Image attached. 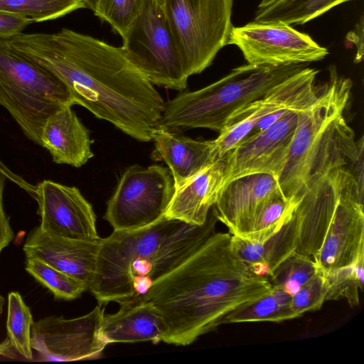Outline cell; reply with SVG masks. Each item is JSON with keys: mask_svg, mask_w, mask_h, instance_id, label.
<instances>
[{"mask_svg": "<svg viewBox=\"0 0 364 364\" xmlns=\"http://www.w3.org/2000/svg\"><path fill=\"white\" fill-rule=\"evenodd\" d=\"M327 291L326 279L322 274L318 272L292 296V311L299 317L306 312L320 309L326 301Z\"/></svg>", "mask_w": 364, "mask_h": 364, "instance_id": "d6a6232c", "label": "cell"}, {"mask_svg": "<svg viewBox=\"0 0 364 364\" xmlns=\"http://www.w3.org/2000/svg\"><path fill=\"white\" fill-rule=\"evenodd\" d=\"M29 307L17 291L8 295L6 329L13 348L27 360L33 359L31 331L33 323Z\"/></svg>", "mask_w": 364, "mask_h": 364, "instance_id": "484cf974", "label": "cell"}, {"mask_svg": "<svg viewBox=\"0 0 364 364\" xmlns=\"http://www.w3.org/2000/svg\"><path fill=\"white\" fill-rule=\"evenodd\" d=\"M298 229V222L293 210L284 225L264 240L252 242L232 235L231 246L254 274L267 277L295 251Z\"/></svg>", "mask_w": 364, "mask_h": 364, "instance_id": "603a6c76", "label": "cell"}, {"mask_svg": "<svg viewBox=\"0 0 364 364\" xmlns=\"http://www.w3.org/2000/svg\"><path fill=\"white\" fill-rule=\"evenodd\" d=\"M294 203L278 192L269 198L256 213L249 232L243 239L261 242L276 232L291 214Z\"/></svg>", "mask_w": 364, "mask_h": 364, "instance_id": "83f0119b", "label": "cell"}, {"mask_svg": "<svg viewBox=\"0 0 364 364\" xmlns=\"http://www.w3.org/2000/svg\"><path fill=\"white\" fill-rule=\"evenodd\" d=\"M364 255L363 191L352 173L341 190L322 244L312 259L326 274L353 265Z\"/></svg>", "mask_w": 364, "mask_h": 364, "instance_id": "7c38bea8", "label": "cell"}, {"mask_svg": "<svg viewBox=\"0 0 364 364\" xmlns=\"http://www.w3.org/2000/svg\"><path fill=\"white\" fill-rule=\"evenodd\" d=\"M350 1L353 0H278L266 7L257 8L254 21L301 25Z\"/></svg>", "mask_w": 364, "mask_h": 364, "instance_id": "d4e9b609", "label": "cell"}, {"mask_svg": "<svg viewBox=\"0 0 364 364\" xmlns=\"http://www.w3.org/2000/svg\"><path fill=\"white\" fill-rule=\"evenodd\" d=\"M317 273L312 258L294 252L277 267L269 280L272 287L293 296Z\"/></svg>", "mask_w": 364, "mask_h": 364, "instance_id": "4dcf8cb0", "label": "cell"}, {"mask_svg": "<svg viewBox=\"0 0 364 364\" xmlns=\"http://www.w3.org/2000/svg\"><path fill=\"white\" fill-rule=\"evenodd\" d=\"M119 309L112 314H105L102 337L107 345L113 343L163 341L166 333L165 321L155 306L142 298L134 296L117 302Z\"/></svg>", "mask_w": 364, "mask_h": 364, "instance_id": "d6986e66", "label": "cell"}, {"mask_svg": "<svg viewBox=\"0 0 364 364\" xmlns=\"http://www.w3.org/2000/svg\"><path fill=\"white\" fill-rule=\"evenodd\" d=\"M298 111H287L267 129L250 135L226 155L224 184L253 173L279 176L298 122Z\"/></svg>", "mask_w": 364, "mask_h": 364, "instance_id": "4fadbf2b", "label": "cell"}, {"mask_svg": "<svg viewBox=\"0 0 364 364\" xmlns=\"http://www.w3.org/2000/svg\"><path fill=\"white\" fill-rule=\"evenodd\" d=\"M25 269L57 299L74 300L87 290L82 282L38 259L26 258Z\"/></svg>", "mask_w": 364, "mask_h": 364, "instance_id": "f1b7e54d", "label": "cell"}, {"mask_svg": "<svg viewBox=\"0 0 364 364\" xmlns=\"http://www.w3.org/2000/svg\"><path fill=\"white\" fill-rule=\"evenodd\" d=\"M5 304L4 298L2 296V295L0 294V317L3 311V308Z\"/></svg>", "mask_w": 364, "mask_h": 364, "instance_id": "60d3db41", "label": "cell"}, {"mask_svg": "<svg viewBox=\"0 0 364 364\" xmlns=\"http://www.w3.org/2000/svg\"><path fill=\"white\" fill-rule=\"evenodd\" d=\"M323 275L328 285L326 301L346 299L352 307L359 305L364 287V255L351 266Z\"/></svg>", "mask_w": 364, "mask_h": 364, "instance_id": "f546056e", "label": "cell"}, {"mask_svg": "<svg viewBox=\"0 0 364 364\" xmlns=\"http://www.w3.org/2000/svg\"><path fill=\"white\" fill-rule=\"evenodd\" d=\"M122 38L130 62L152 85L175 90L187 87L186 75L164 9L145 0L143 9Z\"/></svg>", "mask_w": 364, "mask_h": 364, "instance_id": "ba28073f", "label": "cell"}, {"mask_svg": "<svg viewBox=\"0 0 364 364\" xmlns=\"http://www.w3.org/2000/svg\"><path fill=\"white\" fill-rule=\"evenodd\" d=\"M74 105L63 82L0 38V105L28 139L41 146L48 117L63 106Z\"/></svg>", "mask_w": 364, "mask_h": 364, "instance_id": "8992f818", "label": "cell"}, {"mask_svg": "<svg viewBox=\"0 0 364 364\" xmlns=\"http://www.w3.org/2000/svg\"><path fill=\"white\" fill-rule=\"evenodd\" d=\"M0 173L3 174L7 180L13 182L21 188L26 191L33 198L36 193V186H33L26 181L22 177L12 172L0 160Z\"/></svg>", "mask_w": 364, "mask_h": 364, "instance_id": "8d00e7d4", "label": "cell"}, {"mask_svg": "<svg viewBox=\"0 0 364 364\" xmlns=\"http://www.w3.org/2000/svg\"><path fill=\"white\" fill-rule=\"evenodd\" d=\"M71 107L63 106L48 117L41 129V146L53 162L79 168L93 156V141Z\"/></svg>", "mask_w": 364, "mask_h": 364, "instance_id": "7402d4cb", "label": "cell"}, {"mask_svg": "<svg viewBox=\"0 0 364 364\" xmlns=\"http://www.w3.org/2000/svg\"><path fill=\"white\" fill-rule=\"evenodd\" d=\"M225 155L175 190L164 219L202 225L224 185Z\"/></svg>", "mask_w": 364, "mask_h": 364, "instance_id": "44dd1931", "label": "cell"}, {"mask_svg": "<svg viewBox=\"0 0 364 364\" xmlns=\"http://www.w3.org/2000/svg\"><path fill=\"white\" fill-rule=\"evenodd\" d=\"M145 0H97L94 14L122 38L141 14Z\"/></svg>", "mask_w": 364, "mask_h": 364, "instance_id": "1f68e13d", "label": "cell"}, {"mask_svg": "<svg viewBox=\"0 0 364 364\" xmlns=\"http://www.w3.org/2000/svg\"><path fill=\"white\" fill-rule=\"evenodd\" d=\"M306 66L247 63L237 67L205 87L183 92L165 102L158 127L176 130L207 128L220 132L235 112Z\"/></svg>", "mask_w": 364, "mask_h": 364, "instance_id": "277c9868", "label": "cell"}, {"mask_svg": "<svg viewBox=\"0 0 364 364\" xmlns=\"http://www.w3.org/2000/svg\"><path fill=\"white\" fill-rule=\"evenodd\" d=\"M154 156L168 165L175 190L212 164L218 154L214 140H196L183 135L179 130L157 127Z\"/></svg>", "mask_w": 364, "mask_h": 364, "instance_id": "ffe728a7", "label": "cell"}, {"mask_svg": "<svg viewBox=\"0 0 364 364\" xmlns=\"http://www.w3.org/2000/svg\"><path fill=\"white\" fill-rule=\"evenodd\" d=\"M179 220L161 219L135 231L114 230L102 238L94 282L89 291L99 304L144 294L158 252Z\"/></svg>", "mask_w": 364, "mask_h": 364, "instance_id": "5b68a950", "label": "cell"}, {"mask_svg": "<svg viewBox=\"0 0 364 364\" xmlns=\"http://www.w3.org/2000/svg\"><path fill=\"white\" fill-rule=\"evenodd\" d=\"M318 72L306 66L261 98L238 109L228 121L236 122L243 131L252 132V135L267 129L287 111L304 109L318 95L319 85H316L315 80Z\"/></svg>", "mask_w": 364, "mask_h": 364, "instance_id": "2e32d148", "label": "cell"}, {"mask_svg": "<svg viewBox=\"0 0 364 364\" xmlns=\"http://www.w3.org/2000/svg\"><path fill=\"white\" fill-rule=\"evenodd\" d=\"M231 237L214 232L141 295L165 321L162 342L191 344L221 325L231 311L272 290L269 279L254 274L236 255Z\"/></svg>", "mask_w": 364, "mask_h": 364, "instance_id": "7a4b0ae2", "label": "cell"}, {"mask_svg": "<svg viewBox=\"0 0 364 364\" xmlns=\"http://www.w3.org/2000/svg\"><path fill=\"white\" fill-rule=\"evenodd\" d=\"M154 1L163 9L165 0H154Z\"/></svg>", "mask_w": 364, "mask_h": 364, "instance_id": "b9f144b4", "label": "cell"}, {"mask_svg": "<svg viewBox=\"0 0 364 364\" xmlns=\"http://www.w3.org/2000/svg\"><path fill=\"white\" fill-rule=\"evenodd\" d=\"M227 45L237 46L247 63L255 65L306 64L328 54L310 36L281 22L254 21L232 26Z\"/></svg>", "mask_w": 364, "mask_h": 364, "instance_id": "30bf717a", "label": "cell"}, {"mask_svg": "<svg viewBox=\"0 0 364 364\" xmlns=\"http://www.w3.org/2000/svg\"><path fill=\"white\" fill-rule=\"evenodd\" d=\"M350 173L348 166L333 168L313 180L295 199L299 233L294 252L310 258L316 254Z\"/></svg>", "mask_w": 364, "mask_h": 364, "instance_id": "5bb4252c", "label": "cell"}, {"mask_svg": "<svg viewBox=\"0 0 364 364\" xmlns=\"http://www.w3.org/2000/svg\"><path fill=\"white\" fill-rule=\"evenodd\" d=\"M4 41L63 82L75 105L138 141L152 140L165 102L122 46L69 28L22 32Z\"/></svg>", "mask_w": 364, "mask_h": 364, "instance_id": "6da1fadb", "label": "cell"}, {"mask_svg": "<svg viewBox=\"0 0 364 364\" xmlns=\"http://www.w3.org/2000/svg\"><path fill=\"white\" fill-rule=\"evenodd\" d=\"M44 232L70 239H100L92 205L78 188L44 180L36 186L33 197Z\"/></svg>", "mask_w": 364, "mask_h": 364, "instance_id": "9a60e30c", "label": "cell"}, {"mask_svg": "<svg viewBox=\"0 0 364 364\" xmlns=\"http://www.w3.org/2000/svg\"><path fill=\"white\" fill-rule=\"evenodd\" d=\"M278 0H261L259 4L258 5L257 8H264L266 7L274 2L277 1Z\"/></svg>", "mask_w": 364, "mask_h": 364, "instance_id": "ab89813d", "label": "cell"}, {"mask_svg": "<svg viewBox=\"0 0 364 364\" xmlns=\"http://www.w3.org/2000/svg\"><path fill=\"white\" fill-rule=\"evenodd\" d=\"M86 8L93 11L97 0H82Z\"/></svg>", "mask_w": 364, "mask_h": 364, "instance_id": "f35d334b", "label": "cell"}, {"mask_svg": "<svg viewBox=\"0 0 364 364\" xmlns=\"http://www.w3.org/2000/svg\"><path fill=\"white\" fill-rule=\"evenodd\" d=\"M86 8L82 0H0V10L43 22Z\"/></svg>", "mask_w": 364, "mask_h": 364, "instance_id": "4316f807", "label": "cell"}, {"mask_svg": "<svg viewBox=\"0 0 364 364\" xmlns=\"http://www.w3.org/2000/svg\"><path fill=\"white\" fill-rule=\"evenodd\" d=\"M6 178L0 173V254L14 239V232L3 205V193Z\"/></svg>", "mask_w": 364, "mask_h": 364, "instance_id": "e575fe53", "label": "cell"}, {"mask_svg": "<svg viewBox=\"0 0 364 364\" xmlns=\"http://www.w3.org/2000/svg\"><path fill=\"white\" fill-rule=\"evenodd\" d=\"M363 16H360L354 28L349 31L346 36V45L353 44L356 48L354 62L358 63L363 58Z\"/></svg>", "mask_w": 364, "mask_h": 364, "instance_id": "d590c367", "label": "cell"}, {"mask_svg": "<svg viewBox=\"0 0 364 364\" xmlns=\"http://www.w3.org/2000/svg\"><path fill=\"white\" fill-rule=\"evenodd\" d=\"M33 20L0 10V38L6 39L22 33Z\"/></svg>", "mask_w": 364, "mask_h": 364, "instance_id": "836d02e7", "label": "cell"}, {"mask_svg": "<svg viewBox=\"0 0 364 364\" xmlns=\"http://www.w3.org/2000/svg\"><path fill=\"white\" fill-rule=\"evenodd\" d=\"M101 237L82 240L43 231L39 226L28 235L23 250L26 258L38 259L82 282L89 290L94 282Z\"/></svg>", "mask_w": 364, "mask_h": 364, "instance_id": "ac0fdd59", "label": "cell"}, {"mask_svg": "<svg viewBox=\"0 0 364 364\" xmlns=\"http://www.w3.org/2000/svg\"><path fill=\"white\" fill-rule=\"evenodd\" d=\"M13 347L8 337L0 343V356L14 358Z\"/></svg>", "mask_w": 364, "mask_h": 364, "instance_id": "74e56055", "label": "cell"}, {"mask_svg": "<svg viewBox=\"0 0 364 364\" xmlns=\"http://www.w3.org/2000/svg\"><path fill=\"white\" fill-rule=\"evenodd\" d=\"M279 191L277 179L270 174L245 175L223 186L212 210L231 235L244 238L261 205Z\"/></svg>", "mask_w": 364, "mask_h": 364, "instance_id": "e0dca14e", "label": "cell"}, {"mask_svg": "<svg viewBox=\"0 0 364 364\" xmlns=\"http://www.w3.org/2000/svg\"><path fill=\"white\" fill-rule=\"evenodd\" d=\"M96 306L75 318L48 316L33 322L31 348L44 361L68 362L99 358L107 346L102 337L105 309Z\"/></svg>", "mask_w": 364, "mask_h": 364, "instance_id": "8fae6325", "label": "cell"}, {"mask_svg": "<svg viewBox=\"0 0 364 364\" xmlns=\"http://www.w3.org/2000/svg\"><path fill=\"white\" fill-rule=\"evenodd\" d=\"M175 192L170 171L161 165L131 166L107 203L105 219L114 230L135 231L160 221Z\"/></svg>", "mask_w": 364, "mask_h": 364, "instance_id": "9c48e42d", "label": "cell"}, {"mask_svg": "<svg viewBox=\"0 0 364 364\" xmlns=\"http://www.w3.org/2000/svg\"><path fill=\"white\" fill-rule=\"evenodd\" d=\"M315 100L299 112L298 122L284 166L277 178L282 195L294 202L308 185L328 171L355 160L360 139L348 124L344 112L353 82L329 68Z\"/></svg>", "mask_w": 364, "mask_h": 364, "instance_id": "3957f363", "label": "cell"}, {"mask_svg": "<svg viewBox=\"0 0 364 364\" xmlns=\"http://www.w3.org/2000/svg\"><path fill=\"white\" fill-rule=\"evenodd\" d=\"M292 296L272 287L263 296L243 304L227 314L222 324L254 321L281 322L297 318L291 307Z\"/></svg>", "mask_w": 364, "mask_h": 364, "instance_id": "cb8c5ba5", "label": "cell"}, {"mask_svg": "<svg viewBox=\"0 0 364 364\" xmlns=\"http://www.w3.org/2000/svg\"><path fill=\"white\" fill-rule=\"evenodd\" d=\"M233 0H165L163 9L188 77L209 67L228 43Z\"/></svg>", "mask_w": 364, "mask_h": 364, "instance_id": "52a82bcc", "label": "cell"}]
</instances>
